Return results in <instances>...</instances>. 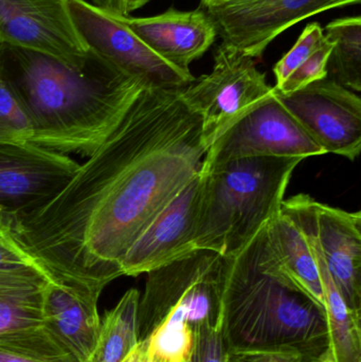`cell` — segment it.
<instances>
[{"instance_id": "7a4b0ae2", "label": "cell", "mask_w": 361, "mask_h": 362, "mask_svg": "<svg viewBox=\"0 0 361 362\" xmlns=\"http://www.w3.org/2000/svg\"><path fill=\"white\" fill-rule=\"evenodd\" d=\"M0 78L27 110L32 144L89 158L122 122L146 85L89 48L78 61L0 46Z\"/></svg>"}, {"instance_id": "2e32d148", "label": "cell", "mask_w": 361, "mask_h": 362, "mask_svg": "<svg viewBox=\"0 0 361 362\" xmlns=\"http://www.w3.org/2000/svg\"><path fill=\"white\" fill-rule=\"evenodd\" d=\"M314 232L326 268L347 305L361 312V213L315 199Z\"/></svg>"}, {"instance_id": "4fadbf2b", "label": "cell", "mask_w": 361, "mask_h": 362, "mask_svg": "<svg viewBox=\"0 0 361 362\" xmlns=\"http://www.w3.org/2000/svg\"><path fill=\"white\" fill-rule=\"evenodd\" d=\"M110 16L158 57L184 72H191V64L211 48L218 36L215 25L201 6L192 11L170 8L150 17Z\"/></svg>"}, {"instance_id": "7c38bea8", "label": "cell", "mask_w": 361, "mask_h": 362, "mask_svg": "<svg viewBox=\"0 0 361 362\" xmlns=\"http://www.w3.org/2000/svg\"><path fill=\"white\" fill-rule=\"evenodd\" d=\"M199 195V174L129 247L120 264L123 276L148 274L196 250L194 238Z\"/></svg>"}, {"instance_id": "d4e9b609", "label": "cell", "mask_w": 361, "mask_h": 362, "mask_svg": "<svg viewBox=\"0 0 361 362\" xmlns=\"http://www.w3.org/2000/svg\"><path fill=\"white\" fill-rule=\"evenodd\" d=\"M333 42L324 36L317 50L279 87L273 88L280 93H290L304 88L307 85L328 78V62L333 49Z\"/></svg>"}, {"instance_id": "d6a6232c", "label": "cell", "mask_w": 361, "mask_h": 362, "mask_svg": "<svg viewBox=\"0 0 361 362\" xmlns=\"http://www.w3.org/2000/svg\"><path fill=\"white\" fill-rule=\"evenodd\" d=\"M357 362H361V361H357Z\"/></svg>"}, {"instance_id": "e0dca14e", "label": "cell", "mask_w": 361, "mask_h": 362, "mask_svg": "<svg viewBox=\"0 0 361 362\" xmlns=\"http://www.w3.org/2000/svg\"><path fill=\"white\" fill-rule=\"evenodd\" d=\"M99 297L90 289L61 281L45 285L42 325L80 362L88 359L99 337Z\"/></svg>"}, {"instance_id": "6da1fadb", "label": "cell", "mask_w": 361, "mask_h": 362, "mask_svg": "<svg viewBox=\"0 0 361 362\" xmlns=\"http://www.w3.org/2000/svg\"><path fill=\"white\" fill-rule=\"evenodd\" d=\"M201 120L182 89H143L116 131L42 208L2 215L50 280L103 289L138 236L201 170Z\"/></svg>"}, {"instance_id": "277c9868", "label": "cell", "mask_w": 361, "mask_h": 362, "mask_svg": "<svg viewBox=\"0 0 361 362\" xmlns=\"http://www.w3.org/2000/svg\"><path fill=\"white\" fill-rule=\"evenodd\" d=\"M301 158L247 157L199 172L194 247L220 257L239 253L280 212Z\"/></svg>"}, {"instance_id": "5bb4252c", "label": "cell", "mask_w": 361, "mask_h": 362, "mask_svg": "<svg viewBox=\"0 0 361 362\" xmlns=\"http://www.w3.org/2000/svg\"><path fill=\"white\" fill-rule=\"evenodd\" d=\"M314 202L315 199L307 194H298L284 200L282 211L298 225L307 238L321 279L329 342L317 362H357L361 361V315L347 305L326 268L314 232Z\"/></svg>"}, {"instance_id": "ffe728a7", "label": "cell", "mask_w": 361, "mask_h": 362, "mask_svg": "<svg viewBox=\"0 0 361 362\" xmlns=\"http://www.w3.org/2000/svg\"><path fill=\"white\" fill-rule=\"evenodd\" d=\"M333 42L328 62V78L345 88L361 91V17L337 18L324 29Z\"/></svg>"}, {"instance_id": "52a82bcc", "label": "cell", "mask_w": 361, "mask_h": 362, "mask_svg": "<svg viewBox=\"0 0 361 362\" xmlns=\"http://www.w3.org/2000/svg\"><path fill=\"white\" fill-rule=\"evenodd\" d=\"M78 35L88 48L150 88L182 89L195 80L161 59L131 30L87 0H68Z\"/></svg>"}, {"instance_id": "44dd1931", "label": "cell", "mask_w": 361, "mask_h": 362, "mask_svg": "<svg viewBox=\"0 0 361 362\" xmlns=\"http://www.w3.org/2000/svg\"><path fill=\"white\" fill-rule=\"evenodd\" d=\"M0 362H80L46 327L0 334Z\"/></svg>"}, {"instance_id": "8992f818", "label": "cell", "mask_w": 361, "mask_h": 362, "mask_svg": "<svg viewBox=\"0 0 361 362\" xmlns=\"http://www.w3.org/2000/svg\"><path fill=\"white\" fill-rule=\"evenodd\" d=\"M326 154L276 98L269 97L211 144L201 171L247 157H307Z\"/></svg>"}, {"instance_id": "1f68e13d", "label": "cell", "mask_w": 361, "mask_h": 362, "mask_svg": "<svg viewBox=\"0 0 361 362\" xmlns=\"http://www.w3.org/2000/svg\"><path fill=\"white\" fill-rule=\"evenodd\" d=\"M230 1H235V0H201V6L209 8V6H220V4H227V2Z\"/></svg>"}, {"instance_id": "30bf717a", "label": "cell", "mask_w": 361, "mask_h": 362, "mask_svg": "<svg viewBox=\"0 0 361 362\" xmlns=\"http://www.w3.org/2000/svg\"><path fill=\"white\" fill-rule=\"evenodd\" d=\"M78 168L71 157L35 144H0V214L19 216L42 208Z\"/></svg>"}, {"instance_id": "484cf974", "label": "cell", "mask_w": 361, "mask_h": 362, "mask_svg": "<svg viewBox=\"0 0 361 362\" xmlns=\"http://www.w3.org/2000/svg\"><path fill=\"white\" fill-rule=\"evenodd\" d=\"M225 362H317L298 349L288 346H231Z\"/></svg>"}, {"instance_id": "603a6c76", "label": "cell", "mask_w": 361, "mask_h": 362, "mask_svg": "<svg viewBox=\"0 0 361 362\" xmlns=\"http://www.w3.org/2000/svg\"><path fill=\"white\" fill-rule=\"evenodd\" d=\"M34 127L20 100L0 78V144H32Z\"/></svg>"}, {"instance_id": "ba28073f", "label": "cell", "mask_w": 361, "mask_h": 362, "mask_svg": "<svg viewBox=\"0 0 361 362\" xmlns=\"http://www.w3.org/2000/svg\"><path fill=\"white\" fill-rule=\"evenodd\" d=\"M361 0H235L203 8L223 42L261 59L280 34L303 19ZM203 8V6H201Z\"/></svg>"}, {"instance_id": "cb8c5ba5", "label": "cell", "mask_w": 361, "mask_h": 362, "mask_svg": "<svg viewBox=\"0 0 361 362\" xmlns=\"http://www.w3.org/2000/svg\"><path fill=\"white\" fill-rule=\"evenodd\" d=\"M324 38V28L318 23H309L303 29L296 44L273 66L275 88H279L288 76L296 71L321 44Z\"/></svg>"}, {"instance_id": "4316f807", "label": "cell", "mask_w": 361, "mask_h": 362, "mask_svg": "<svg viewBox=\"0 0 361 362\" xmlns=\"http://www.w3.org/2000/svg\"><path fill=\"white\" fill-rule=\"evenodd\" d=\"M23 269L38 270L49 278L46 270L15 240L0 215V270Z\"/></svg>"}, {"instance_id": "9c48e42d", "label": "cell", "mask_w": 361, "mask_h": 362, "mask_svg": "<svg viewBox=\"0 0 361 362\" xmlns=\"http://www.w3.org/2000/svg\"><path fill=\"white\" fill-rule=\"evenodd\" d=\"M275 89V88H273ZM275 95L324 152L355 161L361 151V99L326 78Z\"/></svg>"}, {"instance_id": "7402d4cb", "label": "cell", "mask_w": 361, "mask_h": 362, "mask_svg": "<svg viewBox=\"0 0 361 362\" xmlns=\"http://www.w3.org/2000/svg\"><path fill=\"white\" fill-rule=\"evenodd\" d=\"M152 354L160 362H190L194 331L189 325L187 308L177 303L146 338Z\"/></svg>"}, {"instance_id": "5b68a950", "label": "cell", "mask_w": 361, "mask_h": 362, "mask_svg": "<svg viewBox=\"0 0 361 362\" xmlns=\"http://www.w3.org/2000/svg\"><path fill=\"white\" fill-rule=\"evenodd\" d=\"M273 91L254 59L222 42L214 52L212 71L182 88V98L201 118L203 142L209 148Z\"/></svg>"}, {"instance_id": "f546056e", "label": "cell", "mask_w": 361, "mask_h": 362, "mask_svg": "<svg viewBox=\"0 0 361 362\" xmlns=\"http://www.w3.org/2000/svg\"><path fill=\"white\" fill-rule=\"evenodd\" d=\"M127 0H91V4L110 15L127 16Z\"/></svg>"}, {"instance_id": "9a60e30c", "label": "cell", "mask_w": 361, "mask_h": 362, "mask_svg": "<svg viewBox=\"0 0 361 362\" xmlns=\"http://www.w3.org/2000/svg\"><path fill=\"white\" fill-rule=\"evenodd\" d=\"M256 244L263 267L290 288L309 298L324 314L321 279L313 251L298 225L280 210L259 232Z\"/></svg>"}, {"instance_id": "8fae6325", "label": "cell", "mask_w": 361, "mask_h": 362, "mask_svg": "<svg viewBox=\"0 0 361 362\" xmlns=\"http://www.w3.org/2000/svg\"><path fill=\"white\" fill-rule=\"evenodd\" d=\"M78 61L89 48L78 35L68 0H0V46Z\"/></svg>"}, {"instance_id": "3957f363", "label": "cell", "mask_w": 361, "mask_h": 362, "mask_svg": "<svg viewBox=\"0 0 361 362\" xmlns=\"http://www.w3.org/2000/svg\"><path fill=\"white\" fill-rule=\"evenodd\" d=\"M224 261L222 331L227 348L288 346L316 359L326 351L329 334L321 310L263 267L256 236Z\"/></svg>"}, {"instance_id": "ac0fdd59", "label": "cell", "mask_w": 361, "mask_h": 362, "mask_svg": "<svg viewBox=\"0 0 361 362\" xmlns=\"http://www.w3.org/2000/svg\"><path fill=\"white\" fill-rule=\"evenodd\" d=\"M49 280L38 270H0V334L42 325V297Z\"/></svg>"}, {"instance_id": "f1b7e54d", "label": "cell", "mask_w": 361, "mask_h": 362, "mask_svg": "<svg viewBox=\"0 0 361 362\" xmlns=\"http://www.w3.org/2000/svg\"><path fill=\"white\" fill-rule=\"evenodd\" d=\"M122 362H160L150 352L148 340H140Z\"/></svg>"}, {"instance_id": "4dcf8cb0", "label": "cell", "mask_w": 361, "mask_h": 362, "mask_svg": "<svg viewBox=\"0 0 361 362\" xmlns=\"http://www.w3.org/2000/svg\"><path fill=\"white\" fill-rule=\"evenodd\" d=\"M150 0H127L126 1V10L127 14H131L134 11L139 10L142 6H146L150 2Z\"/></svg>"}, {"instance_id": "d6986e66", "label": "cell", "mask_w": 361, "mask_h": 362, "mask_svg": "<svg viewBox=\"0 0 361 362\" xmlns=\"http://www.w3.org/2000/svg\"><path fill=\"white\" fill-rule=\"evenodd\" d=\"M140 293L131 288L101 320L99 337L85 362H122L139 340Z\"/></svg>"}, {"instance_id": "83f0119b", "label": "cell", "mask_w": 361, "mask_h": 362, "mask_svg": "<svg viewBox=\"0 0 361 362\" xmlns=\"http://www.w3.org/2000/svg\"><path fill=\"white\" fill-rule=\"evenodd\" d=\"M194 331V348L190 362H225L227 346L222 323L203 325Z\"/></svg>"}]
</instances>
